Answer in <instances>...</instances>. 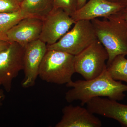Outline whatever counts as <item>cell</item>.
<instances>
[{
	"label": "cell",
	"instance_id": "cell-24",
	"mask_svg": "<svg viewBox=\"0 0 127 127\" xmlns=\"http://www.w3.org/2000/svg\"><path fill=\"white\" fill-rule=\"evenodd\" d=\"M19 0V1H20V2H21L23 0Z\"/></svg>",
	"mask_w": 127,
	"mask_h": 127
},
{
	"label": "cell",
	"instance_id": "cell-25",
	"mask_svg": "<svg viewBox=\"0 0 127 127\" xmlns=\"http://www.w3.org/2000/svg\"><path fill=\"white\" fill-rule=\"evenodd\" d=\"M0 40H1V39H0Z\"/></svg>",
	"mask_w": 127,
	"mask_h": 127
},
{
	"label": "cell",
	"instance_id": "cell-7",
	"mask_svg": "<svg viewBox=\"0 0 127 127\" xmlns=\"http://www.w3.org/2000/svg\"><path fill=\"white\" fill-rule=\"evenodd\" d=\"M75 22L62 9L53 8L43 20L39 39L47 45L54 44L69 31Z\"/></svg>",
	"mask_w": 127,
	"mask_h": 127
},
{
	"label": "cell",
	"instance_id": "cell-15",
	"mask_svg": "<svg viewBox=\"0 0 127 127\" xmlns=\"http://www.w3.org/2000/svg\"><path fill=\"white\" fill-rule=\"evenodd\" d=\"M24 18L20 11L0 13V38L1 40L9 41L7 36V32Z\"/></svg>",
	"mask_w": 127,
	"mask_h": 127
},
{
	"label": "cell",
	"instance_id": "cell-22",
	"mask_svg": "<svg viewBox=\"0 0 127 127\" xmlns=\"http://www.w3.org/2000/svg\"><path fill=\"white\" fill-rule=\"evenodd\" d=\"M120 3L125 7H127V0H120Z\"/></svg>",
	"mask_w": 127,
	"mask_h": 127
},
{
	"label": "cell",
	"instance_id": "cell-1",
	"mask_svg": "<svg viewBox=\"0 0 127 127\" xmlns=\"http://www.w3.org/2000/svg\"><path fill=\"white\" fill-rule=\"evenodd\" d=\"M66 86L71 88L66 93V101L71 103L79 101L82 106L97 97H106L112 100L121 101L124 99V92L127 91V85L113 79L107 70V67L100 75L93 79L71 81Z\"/></svg>",
	"mask_w": 127,
	"mask_h": 127
},
{
	"label": "cell",
	"instance_id": "cell-14",
	"mask_svg": "<svg viewBox=\"0 0 127 127\" xmlns=\"http://www.w3.org/2000/svg\"><path fill=\"white\" fill-rule=\"evenodd\" d=\"M125 56L119 55L115 57L111 63L106 65L107 69L113 79L127 83V59Z\"/></svg>",
	"mask_w": 127,
	"mask_h": 127
},
{
	"label": "cell",
	"instance_id": "cell-16",
	"mask_svg": "<svg viewBox=\"0 0 127 127\" xmlns=\"http://www.w3.org/2000/svg\"><path fill=\"white\" fill-rule=\"evenodd\" d=\"M54 8L62 9L71 16L77 9L78 0H53Z\"/></svg>",
	"mask_w": 127,
	"mask_h": 127
},
{
	"label": "cell",
	"instance_id": "cell-3",
	"mask_svg": "<svg viewBox=\"0 0 127 127\" xmlns=\"http://www.w3.org/2000/svg\"><path fill=\"white\" fill-rule=\"evenodd\" d=\"M75 56L57 50H47L39 68V76L50 83L66 84L75 73Z\"/></svg>",
	"mask_w": 127,
	"mask_h": 127
},
{
	"label": "cell",
	"instance_id": "cell-6",
	"mask_svg": "<svg viewBox=\"0 0 127 127\" xmlns=\"http://www.w3.org/2000/svg\"><path fill=\"white\" fill-rule=\"evenodd\" d=\"M24 51L25 47L12 42L0 52V87L7 92L11 90L13 79L23 70Z\"/></svg>",
	"mask_w": 127,
	"mask_h": 127
},
{
	"label": "cell",
	"instance_id": "cell-21",
	"mask_svg": "<svg viewBox=\"0 0 127 127\" xmlns=\"http://www.w3.org/2000/svg\"><path fill=\"white\" fill-rule=\"evenodd\" d=\"M87 0H78L77 9L82 7L86 3Z\"/></svg>",
	"mask_w": 127,
	"mask_h": 127
},
{
	"label": "cell",
	"instance_id": "cell-5",
	"mask_svg": "<svg viewBox=\"0 0 127 127\" xmlns=\"http://www.w3.org/2000/svg\"><path fill=\"white\" fill-rule=\"evenodd\" d=\"M108 58L106 49L98 39L74 57L75 72L85 80L100 75L106 67Z\"/></svg>",
	"mask_w": 127,
	"mask_h": 127
},
{
	"label": "cell",
	"instance_id": "cell-2",
	"mask_svg": "<svg viewBox=\"0 0 127 127\" xmlns=\"http://www.w3.org/2000/svg\"><path fill=\"white\" fill-rule=\"evenodd\" d=\"M98 40L108 54L106 65L119 55L127 56V25L119 12L104 18L91 21Z\"/></svg>",
	"mask_w": 127,
	"mask_h": 127
},
{
	"label": "cell",
	"instance_id": "cell-18",
	"mask_svg": "<svg viewBox=\"0 0 127 127\" xmlns=\"http://www.w3.org/2000/svg\"><path fill=\"white\" fill-rule=\"evenodd\" d=\"M11 42L0 40V52L8 47Z\"/></svg>",
	"mask_w": 127,
	"mask_h": 127
},
{
	"label": "cell",
	"instance_id": "cell-8",
	"mask_svg": "<svg viewBox=\"0 0 127 127\" xmlns=\"http://www.w3.org/2000/svg\"><path fill=\"white\" fill-rule=\"evenodd\" d=\"M23 63L25 77L21 83L25 88L33 86L39 76V68L47 51V44L40 39L25 47Z\"/></svg>",
	"mask_w": 127,
	"mask_h": 127
},
{
	"label": "cell",
	"instance_id": "cell-23",
	"mask_svg": "<svg viewBox=\"0 0 127 127\" xmlns=\"http://www.w3.org/2000/svg\"><path fill=\"white\" fill-rule=\"evenodd\" d=\"M108 1L114 2H120V0H107Z\"/></svg>",
	"mask_w": 127,
	"mask_h": 127
},
{
	"label": "cell",
	"instance_id": "cell-9",
	"mask_svg": "<svg viewBox=\"0 0 127 127\" xmlns=\"http://www.w3.org/2000/svg\"><path fill=\"white\" fill-rule=\"evenodd\" d=\"M124 7L120 2H112L107 0H89L70 16L75 22L91 21L99 17L106 18L117 14Z\"/></svg>",
	"mask_w": 127,
	"mask_h": 127
},
{
	"label": "cell",
	"instance_id": "cell-13",
	"mask_svg": "<svg viewBox=\"0 0 127 127\" xmlns=\"http://www.w3.org/2000/svg\"><path fill=\"white\" fill-rule=\"evenodd\" d=\"M53 8V0H23L20 11L25 18L34 17L43 20Z\"/></svg>",
	"mask_w": 127,
	"mask_h": 127
},
{
	"label": "cell",
	"instance_id": "cell-4",
	"mask_svg": "<svg viewBox=\"0 0 127 127\" xmlns=\"http://www.w3.org/2000/svg\"><path fill=\"white\" fill-rule=\"evenodd\" d=\"M97 37L91 21L76 22L71 30L56 42L47 46V50H57L76 56L94 41Z\"/></svg>",
	"mask_w": 127,
	"mask_h": 127
},
{
	"label": "cell",
	"instance_id": "cell-11",
	"mask_svg": "<svg viewBox=\"0 0 127 127\" xmlns=\"http://www.w3.org/2000/svg\"><path fill=\"white\" fill-rule=\"evenodd\" d=\"M62 119L56 127H101L102 123L87 108L70 104L62 109Z\"/></svg>",
	"mask_w": 127,
	"mask_h": 127
},
{
	"label": "cell",
	"instance_id": "cell-19",
	"mask_svg": "<svg viewBox=\"0 0 127 127\" xmlns=\"http://www.w3.org/2000/svg\"><path fill=\"white\" fill-rule=\"evenodd\" d=\"M119 13L127 25V7H124Z\"/></svg>",
	"mask_w": 127,
	"mask_h": 127
},
{
	"label": "cell",
	"instance_id": "cell-12",
	"mask_svg": "<svg viewBox=\"0 0 127 127\" xmlns=\"http://www.w3.org/2000/svg\"><path fill=\"white\" fill-rule=\"evenodd\" d=\"M86 104L87 108L94 114L113 119L127 127V105L101 97L92 98Z\"/></svg>",
	"mask_w": 127,
	"mask_h": 127
},
{
	"label": "cell",
	"instance_id": "cell-10",
	"mask_svg": "<svg viewBox=\"0 0 127 127\" xmlns=\"http://www.w3.org/2000/svg\"><path fill=\"white\" fill-rule=\"evenodd\" d=\"M43 20L34 17H26L9 30L7 36L9 41L17 42L25 47L31 42L39 39Z\"/></svg>",
	"mask_w": 127,
	"mask_h": 127
},
{
	"label": "cell",
	"instance_id": "cell-20",
	"mask_svg": "<svg viewBox=\"0 0 127 127\" xmlns=\"http://www.w3.org/2000/svg\"><path fill=\"white\" fill-rule=\"evenodd\" d=\"M4 92L2 89H0V106H1L2 104V101L5 98Z\"/></svg>",
	"mask_w": 127,
	"mask_h": 127
},
{
	"label": "cell",
	"instance_id": "cell-17",
	"mask_svg": "<svg viewBox=\"0 0 127 127\" xmlns=\"http://www.w3.org/2000/svg\"><path fill=\"white\" fill-rule=\"evenodd\" d=\"M20 4L19 0H0V13L19 11Z\"/></svg>",
	"mask_w": 127,
	"mask_h": 127
}]
</instances>
